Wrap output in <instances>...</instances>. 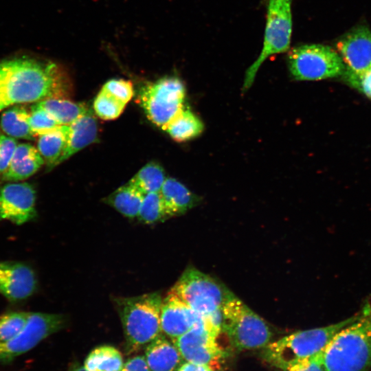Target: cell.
Segmentation results:
<instances>
[{"instance_id": "obj_1", "label": "cell", "mask_w": 371, "mask_h": 371, "mask_svg": "<svg viewBox=\"0 0 371 371\" xmlns=\"http://www.w3.org/2000/svg\"><path fill=\"white\" fill-rule=\"evenodd\" d=\"M72 88L68 72L55 62L30 56L0 62V111L50 98L67 99Z\"/></svg>"}, {"instance_id": "obj_2", "label": "cell", "mask_w": 371, "mask_h": 371, "mask_svg": "<svg viewBox=\"0 0 371 371\" xmlns=\"http://www.w3.org/2000/svg\"><path fill=\"white\" fill-rule=\"evenodd\" d=\"M328 371H366L371 367V306L341 329L323 353Z\"/></svg>"}, {"instance_id": "obj_3", "label": "cell", "mask_w": 371, "mask_h": 371, "mask_svg": "<svg viewBox=\"0 0 371 371\" xmlns=\"http://www.w3.org/2000/svg\"><path fill=\"white\" fill-rule=\"evenodd\" d=\"M162 301L158 292L114 299L128 352L142 349L162 334L160 322Z\"/></svg>"}, {"instance_id": "obj_4", "label": "cell", "mask_w": 371, "mask_h": 371, "mask_svg": "<svg viewBox=\"0 0 371 371\" xmlns=\"http://www.w3.org/2000/svg\"><path fill=\"white\" fill-rule=\"evenodd\" d=\"M358 315L328 326L297 331L270 342L265 348L264 357L282 370L313 357L324 352L333 337L355 320Z\"/></svg>"}, {"instance_id": "obj_5", "label": "cell", "mask_w": 371, "mask_h": 371, "mask_svg": "<svg viewBox=\"0 0 371 371\" xmlns=\"http://www.w3.org/2000/svg\"><path fill=\"white\" fill-rule=\"evenodd\" d=\"M222 331L238 350L265 348L272 337L266 322L242 300L232 295L223 306Z\"/></svg>"}, {"instance_id": "obj_6", "label": "cell", "mask_w": 371, "mask_h": 371, "mask_svg": "<svg viewBox=\"0 0 371 371\" xmlns=\"http://www.w3.org/2000/svg\"><path fill=\"white\" fill-rule=\"evenodd\" d=\"M267 21L262 51L247 69L243 85L246 91L252 85L259 67L271 56L289 49L292 33V0H263Z\"/></svg>"}, {"instance_id": "obj_7", "label": "cell", "mask_w": 371, "mask_h": 371, "mask_svg": "<svg viewBox=\"0 0 371 371\" xmlns=\"http://www.w3.org/2000/svg\"><path fill=\"white\" fill-rule=\"evenodd\" d=\"M186 87L177 77H163L142 87L139 104L148 120L163 130L183 110Z\"/></svg>"}, {"instance_id": "obj_8", "label": "cell", "mask_w": 371, "mask_h": 371, "mask_svg": "<svg viewBox=\"0 0 371 371\" xmlns=\"http://www.w3.org/2000/svg\"><path fill=\"white\" fill-rule=\"evenodd\" d=\"M170 291L203 317L222 308L234 295L216 280L193 267L183 271Z\"/></svg>"}, {"instance_id": "obj_9", "label": "cell", "mask_w": 371, "mask_h": 371, "mask_svg": "<svg viewBox=\"0 0 371 371\" xmlns=\"http://www.w3.org/2000/svg\"><path fill=\"white\" fill-rule=\"evenodd\" d=\"M289 71L297 80H319L341 76L346 66L331 47L305 44L293 47L288 54Z\"/></svg>"}, {"instance_id": "obj_10", "label": "cell", "mask_w": 371, "mask_h": 371, "mask_svg": "<svg viewBox=\"0 0 371 371\" xmlns=\"http://www.w3.org/2000/svg\"><path fill=\"white\" fill-rule=\"evenodd\" d=\"M66 322L63 314L30 312L23 328L10 341L0 347V363H9L30 351L63 328Z\"/></svg>"}, {"instance_id": "obj_11", "label": "cell", "mask_w": 371, "mask_h": 371, "mask_svg": "<svg viewBox=\"0 0 371 371\" xmlns=\"http://www.w3.org/2000/svg\"><path fill=\"white\" fill-rule=\"evenodd\" d=\"M217 337L203 319L172 342L184 361L207 365L214 370L220 366L223 357Z\"/></svg>"}, {"instance_id": "obj_12", "label": "cell", "mask_w": 371, "mask_h": 371, "mask_svg": "<svg viewBox=\"0 0 371 371\" xmlns=\"http://www.w3.org/2000/svg\"><path fill=\"white\" fill-rule=\"evenodd\" d=\"M36 191L26 182H10L0 187V221L22 225L36 216Z\"/></svg>"}, {"instance_id": "obj_13", "label": "cell", "mask_w": 371, "mask_h": 371, "mask_svg": "<svg viewBox=\"0 0 371 371\" xmlns=\"http://www.w3.org/2000/svg\"><path fill=\"white\" fill-rule=\"evenodd\" d=\"M336 47L347 69L356 74L371 71V31L367 27L352 29Z\"/></svg>"}, {"instance_id": "obj_14", "label": "cell", "mask_w": 371, "mask_h": 371, "mask_svg": "<svg viewBox=\"0 0 371 371\" xmlns=\"http://www.w3.org/2000/svg\"><path fill=\"white\" fill-rule=\"evenodd\" d=\"M37 280L27 265L15 262H0V293L11 302L24 300L34 294Z\"/></svg>"}, {"instance_id": "obj_15", "label": "cell", "mask_w": 371, "mask_h": 371, "mask_svg": "<svg viewBox=\"0 0 371 371\" xmlns=\"http://www.w3.org/2000/svg\"><path fill=\"white\" fill-rule=\"evenodd\" d=\"M203 319L201 315L170 291L163 299L160 315L161 332L172 341Z\"/></svg>"}, {"instance_id": "obj_16", "label": "cell", "mask_w": 371, "mask_h": 371, "mask_svg": "<svg viewBox=\"0 0 371 371\" xmlns=\"http://www.w3.org/2000/svg\"><path fill=\"white\" fill-rule=\"evenodd\" d=\"M98 139V122L93 111L89 109L69 125L67 143L58 165Z\"/></svg>"}, {"instance_id": "obj_17", "label": "cell", "mask_w": 371, "mask_h": 371, "mask_svg": "<svg viewBox=\"0 0 371 371\" xmlns=\"http://www.w3.org/2000/svg\"><path fill=\"white\" fill-rule=\"evenodd\" d=\"M45 161L38 149L30 144H17L10 164L1 179L16 182L23 181L35 174Z\"/></svg>"}, {"instance_id": "obj_18", "label": "cell", "mask_w": 371, "mask_h": 371, "mask_svg": "<svg viewBox=\"0 0 371 371\" xmlns=\"http://www.w3.org/2000/svg\"><path fill=\"white\" fill-rule=\"evenodd\" d=\"M144 357L150 371H177L184 361L175 344L164 334L146 346Z\"/></svg>"}, {"instance_id": "obj_19", "label": "cell", "mask_w": 371, "mask_h": 371, "mask_svg": "<svg viewBox=\"0 0 371 371\" xmlns=\"http://www.w3.org/2000/svg\"><path fill=\"white\" fill-rule=\"evenodd\" d=\"M159 192L169 218L184 214L200 201V197L172 177H166Z\"/></svg>"}, {"instance_id": "obj_20", "label": "cell", "mask_w": 371, "mask_h": 371, "mask_svg": "<svg viewBox=\"0 0 371 371\" xmlns=\"http://www.w3.org/2000/svg\"><path fill=\"white\" fill-rule=\"evenodd\" d=\"M69 125H60L54 131L39 136L37 149L47 170L58 166L67 143Z\"/></svg>"}, {"instance_id": "obj_21", "label": "cell", "mask_w": 371, "mask_h": 371, "mask_svg": "<svg viewBox=\"0 0 371 371\" xmlns=\"http://www.w3.org/2000/svg\"><path fill=\"white\" fill-rule=\"evenodd\" d=\"M30 116L24 106H12L2 114L1 128L6 135L12 138L33 140L36 136L30 126Z\"/></svg>"}, {"instance_id": "obj_22", "label": "cell", "mask_w": 371, "mask_h": 371, "mask_svg": "<svg viewBox=\"0 0 371 371\" xmlns=\"http://www.w3.org/2000/svg\"><path fill=\"white\" fill-rule=\"evenodd\" d=\"M52 115L60 125H69L89 109L86 104L65 98H47L36 102Z\"/></svg>"}, {"instance_id": "obj_23", "label": "cell", "mask_w": 371, "mask_h": 371, "mask_svg": "<svg viewBox=\"0 0 371 371\" xmlns=\"http://www.w3.org/2000/svg\"><path fill=\"white\" fill-rule=\"evenodd\" d=\"M144 194L128 183L120 186L104 199V202L113 207L123 216L137 217Z\"/></svg>"}, {"instance_id": "obj_24", "label": "cell", "mask_w": 371, "mask_h": 371, "mask_svg": "<svg viewBox=\"0 0 371 371\" xmlns=\"http://www.w3.org/2000/svg\"><path fill=\"white\" fill-rule=\"evenodd\" d=\"M203 129L202 121L192 111L184 107L164 131L173 140L183 142L199 136Z\"/></svg>"}, {"instance_id": "obj_25", "label": "cell", "mask_w": 371, "mask_h": 371, "mask_svg": "<svg viewBox=\"0 0 371 371\" xmlns=\"http://www.w3.org/2000/svg\"><path fill=\"white\" fill-rule=\"evenodd\" d=\"M123 365L121 352L113 346L104 345L91 351L83 367L87 371H121Z\"/></svg>"}, {"instance_id": "obj_26", "label": "cell", "mask_w": 371, "mask_h": 371, "mask_svg": "<svg viewBox=\"0 0 371 371\" xmlns=\"http://www.w3.org/2000/svg\"><path fill=\"white\" fill-rule=\"evenodd\" d=\"M166 179L165 171L157 162L144 166L128 182L144 194L160 192Z\"/></svg>"}, {"instance_id": "obj_27", "label": "cell", "mask_w": 371, "mask_h": 371, "mask_svg": "<svg viewBox=\"0 0 371 371\" xmlns=\"http://www.w3.org/2000/svg\"><path fill=\"white\" fill-rule=\"evenodd\" d=\"M137 218L139 222L147 225L161 222L169 218L159 192L144 194Z\"/></svg>"}, {"instance_id": "obj_28", "label": "cell", "mask_w": 371, "mask_h": 371, "mask_svg": "<svg viewBox=\"0 0 371 371\" xmlns=\"http://www.w3.org/2000/svg\"><path fill=\"white\" fill-rule=\"evenodd\" d=\"M126 104L101 89L93 102L94 113L100 119L112 120L122 113Z\"/></svg>"}, {"instance_id": "obj_29", "label": "cell", "mask_w": 371, "mask_h": 371, "mask_svg": "<svg viewBox=\"0 0 371 371\" xmlns=\"http://www.w3.org/2000/svg\"><path fill=\"white\" fill-rule=\"evenodd\" d=\"M30 123L35 136L52 132L60 126L52 115L36 104L32 106Z\"/></svg>"}, {"instance_id": "obj_30", "label": "cell", "mask_w": 371, "mask_h": 371, "mask_svg": "<svg viewBox=\"0 0 371 371\" xmlns=\"http://www.w3.org/2000/svg\"><path fill=\"white\" fill-rule=\"evenodd\" d=\"M102 89L126 104L133 96L134 91L132 83L124 79H111Z\"/></svg>"}, {"instance_id": "obj_31", "label": "cell", "mask_w": 371, "mask_h": 371, "mask_svg": "<svg viewBox=\"0 0 371 371\" xmlns=\"http://www.w3.org/2000/svg\"><path fill=\"white\" fill-rule=\"evenodd\" d=\"M341 76L350 87L371 99V71L363 74H356L346 67Z\"/></svg>"}, {"instance_id": "obj_32", "label": "cell", "mask_w": 371, "mask_h": 371, "mask_svg": "<svg viewBox=\"0 0 371 371\" xmlns=\"http://www.w3.org/2000/svg\"><path fill=\"white\" fill-rule=\"evenodd\" d=\"M17 144L14 138L0 134V177L8 170Z\"/></svg>"}, {"instance_id": "obj_33", "label": "cell", "mask_w": 371, "mask_h": 371, "mask_svg": "<svg viewBox=\"0 0 371 371\" xmlns=\"http://www.w3.org/2000/svg\"><path fill=\"white\" fill-rule=\"evenodd\" d=\"M323 353L297 363L282 371H328L324 365Z\"/></svg>"}, {"instance_id": "obj_34", "label": "cell", "mask_w": 371, "mask_h": 371, "mask_svg": "<svg viewBox=\"0 0 371 371\" xmlns=\"http://www.w3.org/2000/svg\"><path fill=\"white\" fill-rule=\"evenodd\" d=\"M121 371H150L145 357L137 355L128 359L124 363Z\"/></svg>"}, {"instance_id": "obj_35", "label": "cell", "mask_w": 371, "mask_h": 371, "mask_svg": "<svg viewBox=\"0 0 371 371\" xmlns=\"http://www.w3.org/2000/svg\"><path fill=\"white\" fill-rule=\"evenodd\" d=\"M177 371H214V369L207 365L185 361Z\"/></svg>"}, {"instance_id": "obj_36", "label": "cell", "mask_w": 371, "mask_h": 371, "mask_svg": "<svg viewBox=\"0 0 371 371\" xmlns=\"http://www.w3.org/2000/svg\"><path fill=\"white\" fill-rule=\"evenodd\" d=\"M70 371H87L83 366H77L72 368Z\"/></svg>"}]
</instances>
